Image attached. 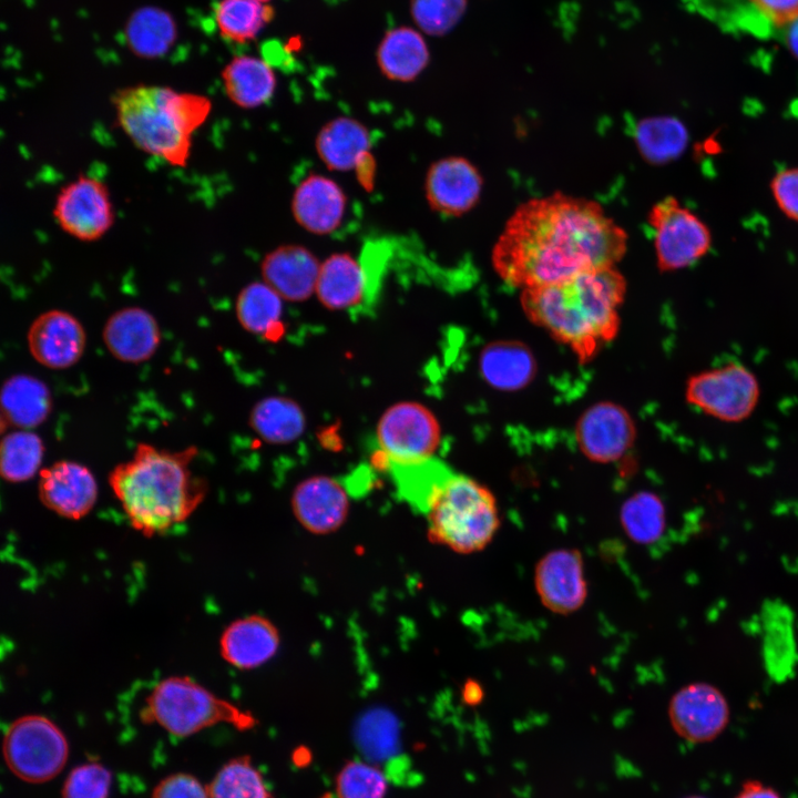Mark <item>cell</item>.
<instances>
[{
    "mask_svg": "<svg viewBox=\"0 0 798 798\" xmlns=\"http://www.w3.org/2000/svg\"><path fill=\"white\" fill-rule=\"evenodd\" d=\"M627 238L600 203L555 192L515 208L493 246L491 262L508 285L532 288L616 266Z\"/></svg>",
    "mask_w": 798,
    "mask_h": 798,
    "instance_id": "obj_1",
    "label": "cell"
},
{
    "mask_svg": "<svg viewBox=\"0 0 798 798\" xmlns=\"http://www.w3.org/2000/svg\"><path fill=\"white\" fill-rule=\"evenodd\" d=\"M195 446L178 451L141 442L130 460L116 464L109 484L130 525L146 538L185 522L204 501L208 485L193 473Z\"/></svg>",
    "mask_w": 798,
    "mask_h": 798,
    "instance_id": "obj_2",
    "label": "cell"
},
{
    "mask_svg": "<svg viewBox=\"0 0 798 798\" xmlns=\"http://www.w3.org/2000/svg\"><path fill=\"white\" fill-rule=\"evenodd\" d=\"M625 293L624 276L606 266L522 289L521 304L534 324L586 360L616 335Z\"/></svg>",
    "mask_w": 798,
    "mask_h": 798,
    "instance_id": "obj_3",
    "label": "cell"
},
{
    "mask_svg": "<svg viewBox=\"0 0 798 798\" xmlns=\"http://www.w3.org/2000/svg\"><path fill=\"white\" fill-rule=\"evenodd\" d=\"M112 104L116 122L131 142L174 167L187 165L193 134L212 111L211 100L203 94L156 84L119 89Z\"/></svg>",
    "mask_w": 798,
    "mask_h": 798,
    "instance_id": "obj_4",
    "label": "cell"
},
{
    "mask_svg": "<svg viewBox=\"0 0 798 798\" xmlns=\"http://www.w3.org/2000/svg\"><path fill=\"white\" fill-rule=\"evenodd\" d=\"M140 718L167 734L186 738L218 724L243 732L256 725L255 716L224 699L188 676L158 681L144 699Z\"/></svg>",
    "mask_w": 798,
    "mask_h": 798,
    "instance_id": "obj_5",
    "label": "cell"
},
{
    "mask_svg": "<svg viewBox=\"0 0 798 798\" xmlns=\"http://www.w3.org/2000/svg\"><path fill=\"white\" fill-rule=\"evenodd\" d=\"M424 516L429 539L461 554L483 550L500 526L497 501L490 490L456 472L433 497Z\"/></svg>",
    "mask_w": 798,
    "mask_h": 798,
    "instance_id": "obj_6",
    "label": "cell"
},
{
    "mask_svg": "<svg viewBox=\"0 0 798 798\" xmlns=\"http://www.w3.org/2000/svg\"><path fill=\"white\" fill-rule=\"evenodd\" d=\"M2 755L9 770L22 781L43 784L55 778L69 758V743L49 717L28 714L7 727Z\"/></svg>",
    "mask_w": 798,
    "mask_h": 798,
    "instance_id": "obj_7",
    "label": "cell"
},
{
    "mask_svg": "<svg viewBox=\"0 0 798 798\" xmlns=\"http://www.w3.org/2000/svg\"><path fill=\"white\" fill-rule=\"evenodd\" d=\"M760 386L755 374L739 362H729L692 375L685 399L703 413L723 422L746 420L756 409Z\"/></svg>",
    "mask_w": 798,
    "mask_h": 798,
    "instance_id": "obj_8",
    "label": "cell"
},
{
    "mask_svg": "<svg viewBox=\"0 0 798 798\" xmlns=\"http://www.w3.org/2000/svg\"><path fill=\"white\" fill-rule=\"evenodd\" d=\"M647 222L654 233L656 265L662 272L689 267L710 250L713 239L707 224L674 196L655 203Z\"/></svg>",
    "mask_w": 798,
    "mask_h": 798,
    "instance_id": "obj_9",
    "label": "cell"
},
{
    "mask_svg": "<svg viewBox=\"0 0 798 798\" xmlns=\"http://www.w3.org/2000/svg\"><path fill=\"white\" fill-rule=\"evenodd\" d=\"M61 229L82 242L103 237L114 223V209L106 185L80 175L61 187L53 207Z\"/></svg>",
    "mask_w": 798,
    "mask_h": 798,
    "instance_id": "obj_10",
    "label": "cell"
},
{
    "mask_svg": "<svg viewBox=\"0 0 798 798\" xmlns=\"http://www.w3.org/2000/svg\"><path fill=\"white\" fill-rule=\"evenodd\" d=\"M439 441L440 429L434 417L415 402H402L388 409L377 428V449L391 461L433 457Z\"/></svg>",
    "mask_w": 798,
    "mask_h": 798,
    "instance_id": "obj_11",
    "label": "cell"
},
{
    "mask_svg": "<svg viewBox=\"0 0 798 798\" xmlns=\"http://www.w3.org/2000/svg\"><path fill=\"white\" fill-rule=\"evenodd\" d=\"M668 718L674 732L693 744L716 739L726 729L730 709L714 685L697 682L678 689L669 700Z\"/></svg>",
    "mask_w": 798,
    "mask_h": 798,
    "instance_id": "obj_12",
    "label": "cell"
},
{
    "mask_svg": "<svg viewBox=\"0 0 798 798\" xmlns=\"http://www.w3.org/2000/svg\"><path fill=\"white\" fill-rule=\"evenodd\" d=\"M583 566L582 554L576 549L552 550L538 561L534 586L548 610L567 615L582 607L587 595Z\"/></svg>",
    "mask_w": 798,
    "mask_h": 798,
    "instance_id": "obj_13",
    "label": "cell"
},
{
    "mask_svg": "<svg viewBox=\"0 0 798 798\" xmlns=\"http://www.w3.org/2000/svg\"><path fill=\"white\" fill-rule=\"evenodd\" d=\"M483 178L475 165L462 156H447L433 162L424 177V195L438 214L458 217L479 202Z\"/></svg>",
    "mask_w": 798,
    "mask_h": 798,
    "instance_id": "obj_14",
    "label": "cell"
},
{
    "mask_svg": "<svg viewBox=\"0 0 798 798\" xmlns=\"http://www.w3.org/2000/svg\"><path fill=\"white\" fill-rule=\"evenodd\" d=\"M39 499L51 512L69 520L86 516L98 500V484L83 464L59 460L39 471Z\"/></svg>",
    "mask_w": 798,
    "mask_h": 798,
    "instance_id": "obj_15",
    "label": "cell"
},
{
    "mask_svg": "<svg viewBox=\"0 0 798 798\" xmlns=\"http://www.w3.org/2000/svg\"><path fill=\"white\" fill-rule=\"evenodd\" d=\"M31 356L50 369H65L82 357L86 335L82 324L70 313L51 309L31 323L27 334Z\"/></svg>",
    "mask_w": 798,
    "mask_h": 798,
    "instance_id": "obj_16",
    "label": "cell"
},
{
    "mask_svg": "<svg viewBox=\"0 0 798 798\" xmlns=\"http://www.w3.org/2000/svg\"><path fill=\"white\" fill-rule=\"evenodd\" d=\"M635 428L620 406L601 402L589 408L577 421L576 440L586 457L598 462L615 461L634 441Z\"/></svg>",
    "mask_w": 798,
    "mask_h": 798,
    "instance_id": "obj_17",
    "label": "cell"
},
{
    "mask_svg": "<svg viewBox=\"0 0 798 798\" xmlns=\"http://www.w3.org/2000/svg\"><path fill=\"white\" fill-rule=\"evenodd\" d=\"M290 206L293 217L301 228L315 235H327L341 225L347 196L335 180L314 173L295 187Z\"/></svg>",
    "mask_w": 798,
    "mask_h": 798,
    "instance_id": "obj_18",
    "label": "cell"
},
{
    "mask_svg": "<svg viewBox=\"0 0 798 798\" xmlns=\"http://www.w3.org/2000/svg\"><path fill=\"white\" fill-rule=\"evenodd\" d=\"M320 263L307 247L285 244L263 258V280L283 299L303 301L315 293Z\"/></svg>",
    "mask_w": 798,
    "mask_h": 798,
    "instance_id": "obj_19",
    "label": "cell"
},
{
    "mask_svg": "<svg viewBox=\"0 0 798 798\" xmlns=\"http://www.w3.org/2000/svg\"><path fill=\"white\" fill-rule=\"evenodd\" d=\"M102 337L111 355L127 364L149 360L161 342L155 317L136 306L114 311L104 325Z\"/></svg>",
    "mask_w": 798,
    "mask_h": 798,
    "instance_id": "obj_20",
    "label": "cell"
},
{
    "mask_svg": "<svg viewBox=\"0 0 798 798\" xmlns=\"http://www.w3.org/2000/svg\"><path fill=\"white\" fill-rule=\"evenodd\" d=\"M276 626L262 615H247L229 623L219 638L222 658L233 667L248 671L268 662L279 647Z\"/></svg>",
    "mask_w": 798,
    "mask_h": 798,
    "instance_id": "obj_21",
    "label": "cell"
},
{
    "mask_svg": "<svg viewBox=\"0 0 798 798\" xmlns=\"http://www.w3.org/2000/svg\"><path fill=\"white\" fill-rule=\"evenodd\" d=\"M346 489L326 477L303 481L293 493V511L308 531L325 534L336 531L348 513Z\"/></svg>",
    "mask_w": 798,
    "mask_h": 798,
    "instance_id": "obj_22",
    "label": "cell"
},
{
    "mask_svg": "<svg viewBox=\"0 0 798 798\" xmlns=\"http://www.w3.org/2000/svg\"><path fill=\"white\" fill-rule=\"evenodd\" d=\"M315 294L329 309H354L368 298L362 262L349 253H335L320 263Z\"/></svg>",
    "mask_w": 798,
    "mask_h": 798,
    "instance_id": "obj_23",
    "label": "cell"
},
{
    "mask_svg": "<svg viewBox=\"0 0 798 798\" xmlns=\"http://www.w3.org/2000/svg\"><path fill=\"white\" fill-rule=\"evenodd\" d=\"M371 136L358 120L338 116L318 131L315 149L323 164L336 172L355 171L360 160L370 152Z\"/></svg>",
    "mask_w": 798,
    "mask_h": 798,
    "instance_id": "obj_24",
    "label": "cell"
},
{
    "mask_svg": "<svg viewBox=\"0 0 798 798\" xmlns=\"http://www.w3.org/2000/svg\"><path fill=\"white\" fill-rule=\"evenodd\" d=\"M1 424L31 430L43 423L52 409L48 386L37 377L13 375L1 388Z\"/></svg>",
    "mask_w": 798,
    "mask_h": 798,
    "instance_id": "obj_25",
    "label": "cell"
},
{
    "mask_svg": "<svg viewBox=\"0 0 798 798\" xmlns=\"http://www.w3.org/2000/svg\"><path fill=\"white\" fill-rule=\"evenodd\" d=\"M382 471L391 479L399 498L423 515L433 497L454 472L434 457L411 461L386 458Z\"/></svg>",
    "mask_w": 798,
    "mask_h": 798,
    "instance_id": "obj_26",
    "label": "cell"
},
{
    "mask_svg": "<svg viewBox=\"0 0 798 798\" xmlns=\"http://www.w3.org/2000/svg\"><path fill=\"white\" fill-rule=\"evenodd\" d=\"M227 98L242 109H256L267 103L276 89V75L270 64L260 58L234 57L221 72Z\"/></svg>",
    "mask_w": 798,
    "mask_h": 798,
    "instance_id": "obj_27",
    "label": "cell"
},
{
    "mask_svg": "<svg viewBox=\"0 0 798 798\" xmlns=\"http://www.w3.org/2000/svg\"><path fill=\"white\" fill-rule=\"evenodd\" d=\"M430 54L421 33L409 27L389 30L377 50V63L389 80L410 82L417 79L429 63Z\"/></svg>",
    "mask_w": 798,
    "mask_h": 798,
    "instance_id": "obj_28",
    "label": "cell"
},
{
    "mask_svg": "<svg viewBox=\"0 0 798 798\" xmlns=\"http://www.w3.org/2000/svg\"><path fill=\"white\" fill-rule=\"evenodd\" d=\"M173 16L156 7H143L131 13L124 27L126 47L136 57L157 59L165 55L177 40Z\"/></svg>",
    "mask_w": 798,
    "mask_h": 798,
    "instance_id": "obj_29",
    "label": "cell"
},
{
    "mask_svg": "<svg viewBox=\"0 0 798 798\" xmlns=\"http://www.w3.org/2000/svg\"><path fill=\"white\" fill-rule=\"evenodd\" d=\"M764 659L776 681L792 673L797 659L791 614L787 606L771 602L764 610Z\"/></svg>",
    "mask_w": 798,
    "mask_h": 798,
    "instance_id": "obj_30",
    "label": "cell"
},
{
    "mask_svg": "<svg viewBox=\"0 0 798 798\" xmlns=\"http://www.w3.org/2000/svg\"><path fill=\"white\" fill-rule=\"evenodd\" d=\"M480 369L485 380L495 388L515 390L532 379L534 361L524 346L497 342L482 351Z\"/></svg>",
    "mask_w": 798,
    "mask_h": 798,
    "instance_id": "obj_31",
    "label": "cell"
},
{
    "mask_svg": "<svg viewBox=\"0 0 798 798\" xmlns=\"http://www.w3.org/2000/svg\"><path fill=\"white\" fill-rule=\"evenodd\" d=\"M274 16V8L259 0H218L214 6L219 35L234 43L255 40Z\"/></svg>",
    "mask_w": 798,
    "mask_h": 798,
    "instance_id": "obj_32",
    "label": "cell"
},
{
    "mask_svg": "<svg viewBox=\"0 0 798 798\" xmlns=\"http://www.w3.org/2000/svg\"><path fill=\"white\" fill-rule=\"evenodd\" d=\"M635 142L645 161L665 164L678 158L686 150L688 131L674 116H651L636 125Z\"/></svg>",
    "mask_w": 798,
    "mask_h": 798,
    "instance_id": "obj_33",
    "label": "cell"
},
{
    "mask_svg": "<svg viewBox=\"0 0 798 798\" xmlns=\"http://www.w3.org/2000/svg\"><path fill=\"white\" fill-rule=\"evenodd\" d=\"M250 427L269 443H288L297 439L305 427L300 408L280 397L258 401L249 416Z\"/></svg>",
    "mask_w": 798,
    "mask_h": 798,
    "instance_id": "obj_34",
    "label": "cell"
},
{
    "mask_svg": "<svg viewBox=\"0 0 798 798\" xmlns=\"http://www.w3.org/2000/svg\"><path fill=\"white\" fill-rule=\"evenodd\" d=\"M283 298L264 280L246 285L236 300L239 324L250 332L275 337L280 326Z\"/></svg>",
    "mask_w": 798,
    "mask_h": 798,
    "instance_id": "obj_35",
    "label": "cell"
},
{
    "mask_svg": "<svg viewBox=\"0 0 798 798\" xmlns=\"http://www.w3.org/2000/svg\"><path fill=\"white\" fill-rule=\"evenodd\" d=\"M44 454L41 438L31 430L18 429L2 437L0 444V474L8 482L32 479Z\"/></svg>",
    "mask_w": 798,
    "mask_h": 798,
    "instance_id": "obj_36",
    "label": "cell"
},
{
    "mask_svg": "<svg viewBox=\"0 0 798 798\" xmlns=\"http://www.w3.org/2000/svg\"><path fill=\"white\" fill-rule=\"evenodd\" d=\"M209 798H272L262 773L249 756L225 763L207 785Z\"/></svg>",
    "mask_w": 798,
    "mask_h": 798,
    "instance_id": "obj_37",
    "label": "cell"
},
{
    "mask_svg": "<svg viewBox=\"0 0 798 798\" xmlns=\"http://www.w3.org/2000/svg\"><path fill=\"white\" fill-rule=\"evenodd\" d=\"M664 503L652 492H640L622 507L621 522L628 538L640 544L657 541L665 531Z\"/></svg>",
    "mask_w": 798,
    "mask_h": 798,
    "instance_id": "obj_38",
    "label": "cell"
},
{
    "mask_svg": "<svg viewBox=\"0 0 798 798\" xmlns=\"http://www.w3.org/2000/svg\"><path fill=\"white\" fill-rule=\"evenodd\" d=\"M387 788L382 770L361 760L347 761L336 777L337 798H385Z\"/></svg>",
    "mask_w": 798,
    "mask_h": 798,
    "instance_id": "obj_39",
    "label": "cell"
},
{
    "mask_svg": "<svg viewBox=\"0 0 798 798\" xmlns=\"http://www.w3.org/2000/svg\"><path fill=\"white\" fill-rule=\"evenodd\" d=\"M467 8L468 0H410L415 23L432 37L449 33L460 22Z\"/></svg>",
    "mask_w": 798,
    "mask_h": 798,
    "instance_id": "obj_40",
    "label": "cell"
},
{
    "mask_svg": "<svg viewBox=\"0 0 798 798\" xmlns=\"http://www.w3.org/2000/svg\"><path fill=\"white\" fill-rule=\"evenodd\" d=\"M111 786V770L102 763L86 761L66 775L61 798H109Z\"/></svg>",
    "mask_w": 798,
    "mask_h": 798,
    "instance_id": "obj_41",
    "label": "cell"
},
{
    "mask_svg": "<svg viewBox=\"0 0 798 798\" xmlns=\"http://www.w3.org/2000/svg\"><path fill=\"white\" fill-rule=\"evenodd\" d=\"M358 739L368 755L382 757L389 754L397 739L395 718L382 709L367 713L359 723Z\"/></svg>",
    "mask_w": 798,
    "mask_h": 798,
    "instance_id": "obj_42",
    "label": "cell"
},
{
    "mask_svg": "<svg viewBox=\"0 0 798 798\" xmlns=\"http://www.w3.org/2000/svg\"><path fill=\"white\" fill-rule=\"evenodd\" d=\"M770 190L780 212L798 222V166L778 171L771 180Z\"/></svg>",
    "mask_w": 798,
    "mask_h": 798,
    "instance_id": "obj_43",
    "label": "cell"
},
{
    "mask_svg": "<svg viewBox=\"0 0 798 798\" xmlns=\"http://www.w3.org/2000/svg\"><path fill=\"white\" fill-rule=\"evenodd\" d=\"M150 798H209L207 785L188 773H174L162 778Z\"/></svg>",
    "mask_w": 798,
    "mask_h": 798,
    "instance_id": "obj_44",
    "label": "cell"
},
{
    "mask_svg": "<svg viewBox=\"0 0 798 798\" xmlns=\"http://www.w3.org/2000/svg\"><path fill=\"white\" fill-rule=\"evenodd\" d=\"M767 27L782 29L798 18V0H748Z\"/></svg>",
    "mask_w": 798,
    "mask_h": 798,
    "instance_id": "obj_45",
    "label": "cell"
},
{
    "mask_svg": "<svg viewBox=\"0 0 798 798\" xmlns=\"http://www.w3.org/2000/svg\"><path fill=\"white\" fill-rule=\"evenodd\" d=\"M734 798H782L780 794L758 779L745 780Z\"/></svg>",
    "mask_w": 798,
    "mask_h": 798,
    "instance_id": "obj_46",
    "label": "cell"
},
{
    "mask_svg": "<svg viewBox=\"0 0 798 798\" xmlns=\"http://www.w3.org/2000/svg\"><path fill=\"white\" fill-rule=\"evenodd\" d=\"M782 42L790 53L798 59V18L780 29Z\"/></svg>",
    "mask_w": 798,
    "mask_h": 798,
    "instance_id": "obj_47",
    "label": "cell"
},
{
    "mask_svg": "<svg viewBox=\"0 0 798 798\" xmlns=\"http://www.w3.org/2000/svg\"><path fill=\"white\" fill-rule=\"evenodd\" d=\"M482 695L483 692L477 682L470 681L464 685L463 696L469 704H477Z\"/></svg>",
    "mask_w": 798,
    "mask_h": 798,
    "instance_id": "obj_48",
    "label": "cell"
},
{
    "mask_svg": "<svg viewBox=\"0 0 798 798\" xmlns=\"http://www.w3.org/2000/svg\"><path fill=\"white\" fill-rule=\"evenodd\" d=\"M684 798H706V797L700 796V795H692V796H687V797H684Z\"/></svg>",
    "mask_w": 798,
    "mask_h": 798,
    "instance_id": "obj_49",
    "label": "cell"
},
{
    "mask_svg": "<svg viewBox=\"0 0 798 798\" xmlns=\"http://www.w3.org/2000/svg\"><path fill=\"white\" fill-rule=\"evenodd\" d=\"M259 1L268 3V1H270V0H259Z\"/></svg>",
    "mask_w": 798,
    "mask_h": 798,
    "instance_id": "obj_50",
    "label": "cell"
}]
</instances>
